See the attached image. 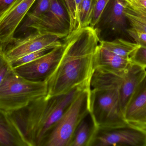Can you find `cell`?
<instances>
[{"instance_id": "5", "label": "cell", "mask_w": 146, "mask_h": 146, "mask_svg": "<svg viewBox=\"0 0 146 146\" xmlns=\"http://www.w3.org/2000/svg\"><path fill=\"white\" fill-rule=\"evenodd\" d=\"M91 86L76 97L64 112L43 146H70L81 122L90 114Z\"/></svg>"}, {"instance_id": "3", "label": "cell", "mask_w": 146, "mask_h": 146, "mask_svg": "<svg viewBox=\"0 0 146 146\" xmlns=\"http://www.w3.org/2000/svg\"><path fill=\"white\" fill-rule=\"evenodd\" d=\"M45 81L29 80L12 69L0 85V109L7 112L15 110L32 100L46 96Z\"/></svg>"}, {"instance_id": "6", "label": "cell", "mask_w": 146, "mask_h": 146, "mask_svg": "<svg viewBox=\"0 0 146 146\" xmlns=\"http://www.w3.org/2000/svg\"><path fill=\"white\" fill-rule=\"evenodd\" d=\"M62 38L48 33L36 31L26 37L14 38L5 47L3 53L9 62L17 60L27 54L44 49H53L63 45Z\"/></svg>"}, {"instance_id": "18", "label": "cell", "mask_w": 146, "mask_h": 146, "mask_svg": "<svg viewBox=\"0 0 146 146\" xmlns=\"http://www.w3.org/2000/svg\"><path fill=\"white\" fill-rule=\"evenodd\" d=\"M87 117L81 122L76 128L70 146L91 145L95 128L93 124L90 126Z\"/></svg>"}, {"instance_id": "14", "label": "cell", "mask_w": 146, "mask_h": 146, "mask_svg": "<svg viewBox=\"0 0 146 146\" xmlns=\"http://www.w3.org/2000/svg\"><path fill=\"white\" fill-rule=\"evenodd\" d=\"M0 146H28L7 113L1 109Z\"/></svg>"}, {"instance_id": "15", "label": "cell", "mask_w": 146, "mask_h": 146, "mask_svg": "<svg viewBox=\"0 0 146 146\" xmlns=\"http://www.w3.org/2000/svg\"><path fill=\"white\" fill-rule=\"evenodd\" d=\"M110 12L107 22L115 31L127 32L129 24L124 13L127 2L125 0H110Z\"/></svg>"}, {"instance_id": "28", "label": "cell", "mask_w": 146, "mask_h": 146, "mask_svg": "<svg viewBox=\"0 0 146 146\" xmlns=\"http://www.w3.org/2000/svg\"><path fill=\"white\" fill-rule=\"evenodd\" d=\"M135 1L146 9V0H135Z\"/></svg>"}, {"instance_id": "17", "label": "cell", "mask_w": 146, "mask_h": 146, "mask_svg": "<svg viewBox=\"0 0 146 146\" xmlns=\"http://www.w3.org/2000/svg\"><path fill=\"white\" fill-rule=\"evenodd\" d=\"M100 44L111 52L128 60L132 52L139 46L136 43L129 42L122 39H117L111 41L100 40Z\"/></svg>"}, {"instance_id": "19", "label": "cell", "mask_w": 146, "mask_h": 146, "mask_svg": "<svg viewBox=\"0 0 146 146\" xmlns=\"http://www.w3.org/2000/svg\"><path fill=\"white\" fill-rule=\"evenodd\" d=\"M35 3L34 7L31 11H29L27 13V18L21 27L22 31L29 28L47 12L50 5V0H36Z\"/></svg>"}, {"instance_id": "20", "label": "cell", "mask_w": 146, "mask_h": 146, "mask_svg": "<svg viewBox=\"0 0 146 146\" xmlns=\"http://www.w3.org/2000/svg\"><path fill=\"white\" fill-rule=\"evenodd\" d=\"M63 1L67 11L70 21L69 33H70L80 28V11L82 0Z\"/></svg>"}, {"instance_id": "4", "label": "cell", "mask_w": 146, "mask_h": 146, "mask_svg": "<svg viewBox=\"0 0 146 146\" xmlns=\"http://www.w3.org/2000/svg\"><path fill=\"white\" fill-rule=\"evenodd\" d=\"M90 115L95 129L108 130L128 125L121 109L119 88H91Z\"/></svg>"}, {"instance_id": "2", "label": "cell", "mask_w": 146, "mask_h": 146, "mask_svg": "<svg viewBox=\"0 0 146 146\" xmlns=\"http://www.w3.org/2000/svg\"><path fill=\"white\" fill-rule=\"evenodd\" d=\"M90 84L76 87L67 94L32 100L7 112L28 146H43L61 117L76 97Z\"/></svg>"}, {"instance_id": "23", "label": "cell", "mask_w": 146, "mask_h": 146, "mask_svg": "<svg viewBox=\"0 0 146 146\" xmlns=\"http://www.w3.org/2000/svg\"><path fill=\"white\" fill-rule=\"evenodd\" d=\"M129 60L130 63L146 69V47L139 45L130 55Z\"/></svg>"}, {"instance_id": "22", "label": "cell", "mask_w": 146, "mask_h": 146, "mask_svg": "<svg viewBox=\"0 0 146 146\" xmlns=\"http://www.w3.org/2000/svg\"><path fill=\"white\" fill-rule=\"evenodd\" d=\"M52 49L50 48H47L27 54L24 56L21 57L17 60L10 62V63L13 68H15L34 61L40 57L45 55Z\"/></svg>"}, {"instance_id": "27", "label": "cell", "mask_w": 146, "mask_h": 146, "mask_svg": "<svg viewBox=\"0 0 146 146\" xmlns=\"http://www.w3.org/2000/svg\"><path fill=\"white\" fill-rule=\"evenodd\" d=\"M16 0H0V17Z\"/></svg>"}, {"instance_id": "1", "label": "cell", "mask_w": 146, "mask_h": 146, "mask_svg": "<svg viewBox=\"0 0 146 146\" xmlns=\"http://www.w3.org/2000/svg\"><path fill=\"white\" fill-rule=\"evenodd\" d=\"M100 41L98 31L90 26L75 30L64 38L61 57L45 81L46 97L64 95L90 84L94 71V56Z\"/></svg>"}, {"instance_id": "11", "label": "cell", "mask_w": 146, "mask_h": 146, "mask_svg": "<svg viewBox=\"0 0 146 146\" xmlns=\"http://www.w3.org/2000/svg\"><path fill=\"white\" fill-rule=\"evenodd\" d=\"M123 115L128 125L146 133V72L129 101Z\"/></svg>"}, {"instance_id": "16", "label": "cell", "mask_w": 146, "mask_h": 146, "mask_svg": "<svg viewBox=\"0 0 146 146\" xmlns=\"http://www.w3.org/2000/svg\"><path fill=\"white\" fill-rule=\"evenodd\" d=\"M124 13L130 27L146 33V9L135 0H125Z\"/></svg>"}, {"instance_id": "21", "label": "cell", "mask_w": 146, "mask_h": 146, "mask_svg": "<svg viewBox=\"0 0 146 146\" xmlns=\"http://www.w3.org/2000/svg\"><path fill=\"white\" fill-rule=\"evenodd\" d=\"M95 0H82L80 11V28L89 26L94 13Z\"/></svg>"}, {"instance_id": "25", "label": "cell", "mask_w": 146, "mask_h": 146, "mask_svg": "<svg viewBox=\"0 0 146 146\" xmlns=\"http://www.w3.org/2000/svg\"><path fill=\"white\" fill-rule=\"evenodd\" d=\"M13 69L10 62L5 57L3 51L0 54V85L8 73Z\"/></svg>"}, {"instance_id": "24", "label": "cell", "mask_w": 146, "mask_h": 146, "mask_svg": "<svg viewBox=\"0 0 146 146\" xmlns=\"http://www.w3.org/2000/svg\"><path fill=\"white\" fill-rule=\"evenodd\" d=\"M110 0H95L94 13L90 26L94 27L99 23Z\"/></svg>"}, {"instance_id": "13", "label": "cell", "mask_w": 146, "mask_h": 146, "mask_svg": "<svg viewBox=\"0 0 146 146\" xmlns=\"http://www.w3.org/2000/svg\"><path fill=\"white\" fill-rule=\"evenodd\" d=\"M146 72L145 69L135 64L129 63L123 76L122 81L119 88L120 106L123 114L129 101Z\"/></svg>"}, {"instance_id": "10", "label": "cell", "mask_w": 146, "mask_h": 146, "mask_svg": "<svg viewBox=\"0 0 146 146\" xmlns=\"http://www.w3.org/2000/svg\"><path fill=\"white\" fill-rule=\"evenodd\" d=\"M36 0H16L0 17V43L3 47L14 38L17 28Z\"/></svg>"}, {"instance_id": "12", "label": "cell", "mask_w": 146, "mask_h": 146, "mask_svg": "<svg viewBox=\"0 0 146 146\" xmlns=\"http://www.w3.org/2000/svg\"><path fill=\"white\" fill-rule=\"evenodd\" d=\"M130 63L129 60L119 56L100 45L94 56V70H99L123 77Z\"/></svg>"}, {"instance_id": "7", "label": "cell", "mask_w": 146, "mask_h": 146, "mask_svg": "<svg viewBox=\"0 0 146 146\" xmlns=\"http://www.w3.org/2000/svg\"><path fill=\"white\" fill-rule=\"evenodd\" d=\"M146 146V133L128 125L122 127L97 130L90 146Z\"/></svg>"}, {"instance_id": "29", "label": "cell", "mask_w": 146, "mask_h": 146, "mask_svg": "<svg viewBox=\"0 0 146 146\" xmlns=\"http://www.w3.org/2000/svg\"><path fill=\"white\" fill-rule=\"evenodd\" d=\"M3 51V47L2 45L0 43V54Z\"/></svg>"}, {"instance_id": "26", "label": "cell", "mask_w": 146, "mask_h": 146, "mask_svg": "<svg viewBox=\"0 0 146 146\" xmlns=\"http://www.w3.org/2000/svg\"><path fill=\"white\" fill-rule=\"evenodd\" d=\"M127 32L136 43L141 46L146 47V33L135 30L131 27L127 29Z\"/></svg>"}, {"instance_id": "8", "label": "cell", "mask_w": 146, "mask_h": 146, "mask_svg": "<svg viewBox=\"0 0 146 146\" xmlns=\"http://www.w3.org/2000/svg\"><path fill=\"white\" fill-rule=\"evenodd\" d=\"M69 27L70 21L63 0H50L47 12L29 28L64 38L69 34Z\"/></svg>"}, {"instance_id": "9", "label": "cell", "mask_w": 146, "mask_h": 146, "mask_svg": "<svg viewBox=\"0 0 146 146\" xmlns=\"http://www.w3.org/2000/svg\"><path fill=\"white\" fill-rule=\"evenodd\" d=\"M64 45L56 47L34 61L14 69L19 75L29 80L45 81L58 64Z\"/></svg>"}]
</instances>
